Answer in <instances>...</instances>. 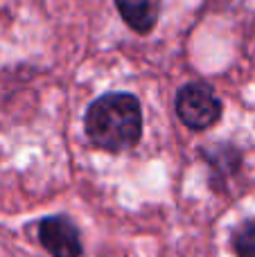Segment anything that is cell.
<instances>
[{"label": "cell", "instance_id": "cell-1", "mask_svg": "<svg viewBox=\"0 0 255 257\" xmlns=\"http://www.w3.org/2000/svg\"><path fill=\"white\" fill-rule=\"evenodd\" d=\"M84 126L95 147L106 151H124L140 140L143 111L134 95L108 93L90 104Z\"/></svg>", "mask_w": 255, "mask_h": 257}, {"label": "cell", "instance_id": "cell-2", "mask_svg": "<svg viewBox=\"0 0 255 257\" xmlns=\"http://www.w3.org/2000/svg\"><path fill=\"white\" fill-rule=\"evenodd\" d=\"M176 115L190 128H208L221 117V102L206 84H188L176 95Z\"/></svg>", "mask_w": 255, "mask_h": 257}, {"label": "cell", "instance_id": "cell-3", "mask_svg": "<svg viewBox=\"0 0 255 257\" xmlns=\"http://www.w3.org/2000/svg\"><path fill=\"white\" fill-rule=\"evenodd\" d=\"M39 239L52 257H79L81 241L77 228L66 217H48L39 226Z\"/></svg>", "mask_w": 255, "mask_h": 257}, {"label": "cell", "instance_id": "cell-4", "mask_svg": "<svg viewBox=\"0 0 255 257\" xmlns=\"http://www.w3.org/2000/svg\"><path fill=\"white\" fill-rule=\"evenodd\" d=\"M161 5L163 0H115V7L122 14L124 23L140 34L154 30L161 16Z\"/></svg>", "mask_w": 255, "mask_h": 257}, {"label": "cell", "instance_id": "cell-5", "mask_svg": "<svg viewBox=\"0 0 255 257\" xmlns=\"http://www.w3.org/2000/svg\"><path fill=\"white\" fill-rule=\"evenodd\" d=\"M233 246L237 257H255V219L239 226V230L235 232Z\"/></svg>", "mask_w": 255, "mask_h": 257}]
</instances>
